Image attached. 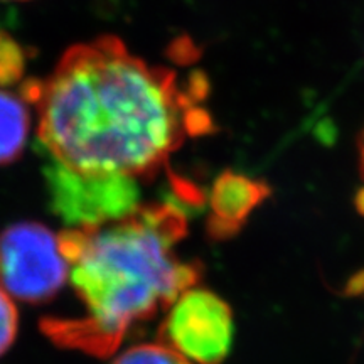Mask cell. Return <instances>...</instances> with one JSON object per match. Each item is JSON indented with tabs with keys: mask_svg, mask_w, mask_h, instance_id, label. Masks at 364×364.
Listing matches in <instances>:
<instances>
[{
	"mask_svg": "<svg viewBox=\"0 0 364 364\" xmlns=\"http://www.w3.org/2000/svg\"><path fill=\"white\" fill-rule=\"evenodd\" d=\"M204 97L201 75L182 85L174 70L149 65L113 36L73 46L48 78L22 85L51 162L136 182L167 167L188 136L211 129Z\"/></svg>",
	"mask_w": 364,
	"mask_h": 364,
	"instance_id": "6da1fadb",
	"label": "cell"
},
{
	"mask_svg": "<svg viewBox=\"0 0 364 364\" xmlns=\"http://www.w3.org/2000/svg\"><path fill=\"white\" fill-rule=\"evenodd\" d=\"M188 211L177 199L140 204L129 216L59 233L71 285L83 314L49 317L41 329L61 348L110 356L132 327L171 307L201 279V265L182 262Z\"/></svg>",
	"mask_w": 364,
	"mask_h": 364,
	"instance_id": "7a4b0ae2",
	"label": "cell"
},
{
	"mask_svg": "<svg viewBox=\"0 0 364 364\" xmlns=\"http://www.w3.org/2000/svg\"><path fill=\"white\" fill-rule=\"evenodd\" d=\"M70 279V263L59 235L34 221L14 223L0 231V287L22 302L51 300Z\"/></svg>",
	"mask_w": 364,
	"mask_h": 364,
	"instance_id": "3957f363",
	"label": "cell"
},
{
	"mask_svg": "<svg viewBox=\"0 0 364 364\" xmlns=\"http://www.w3.org/2000/svg\"><path fill=\"white\" fill-rule=\"evenodd\" d=\"M233 336L230 306L216 294L194 287L172 304L161 326L162 343L196 364H221Z\"/></svg>",
	"mask_w": 364,
	"mask_h": 364,
	"instance_id": "277c9868",
	"label": "cell"
},
{
	"mask_svg": "<svg viewBox=\"0 0 364 364\" xmlns=\"http://www.w3.org/2000/svg\"><path fill=\"white\" fill-rule=\"evenodd\" d=\"M46 182L53 211L70 228L122 220L140 206L139 182L124 177L85 176L51 162Z\"/></svg>",
	"mask_w": 364,
	"mask_h": 364,
	"instance_id": "5b68a950",
	"label": "cell"
},
{
	"mask_svg": "<svg viewBox=\"0 0 364 364\" xmlns=\"http://www.w3.org/2000/svg\"><path fill=\"white\" fill-rule=\"evenodd\" d=\"M270 196V186L253 177L225 171L216 177L209 194L208 235L215 241L233 238Z\"/></svg>",
	"mask_w": 364,
	"mask_h": 364,
	"instance_id": "8992f818",
	"label": "cell"
},
{
	"mask_svg": "<svg viewBox=\"0 0 364 364\" xmlns=\"http://www.w3.org/2000/svg\"><path fill=\"white\" fill-rule=\"evenodd\" d=\"M29 129L31 115L26 100L0 90V166L16 162L22 156Z\"/></svg>",
	"mask_w": 364,
	"mask_h": 364,
	"instance_id": "52a82bcc",
	"label": "cell"
},
{
	"mask_svg": "<svg viewBox=\"0 0 364 364\" xmlns=\"http://www.w3.org/2000/svg\"><path fill=\"white\" fill-rule=\"evenodd\" d=\"M112 364H191L167 344H139L118 354Z\"/></svg>",
	"mask_w": 364,
	"mask_h": 364,
	"instance_id": "ba28073f",
	"label": "cell"
},
{
	"mask_svg": "<svg viewBox=\"0 0 364 364\" xmlns=\"http://www.w3.org/2000/svg\"><path fill=\"white\" fill-rule=\"evenodd\" d=\"M27 56L17 41L0 33V85L11 86L19 83L24 76Z\"/></svg>",
	"mask_w": 364,
	"mask_h": 364,
	"instance_id": "9c48e42d",
	"label": "cell"
},
{
	"mask_svg": "<svg viewBox=\"0 0 364 364\" xmlns=\"http://www.w3.org/2000/svg\"><path fill=\"white\" fill-rule=\"evenodd\" d=\"M19 316L14 306L12 297L0 287V354L11 348L17 336Z\"/></svg>",
	"mask_w": 364,
	"mask_h": 364,
	"instance_id": "30bf717a",
	"label": "cell"
},
{
	"mask_svg": "<svg viewBox=\"0 0 364 364\" xmlns=\"http://www.w3.org/2000/svg\"><path fill=\"white\" fill-rule=\"evenodd\" d=\"M364 294V270L356 273L349 284L346 285V295H361Z\"/></svg>",
	"mask_w": 364,
	"mask_h": 364,
	"instance_id": "8fae6325",
	"label": "cell"
},
{
	"mask_svg": "<svg viewBox=\"0 0 364 364\" xmlns=\"http://www.w3.org/2000/svg\"><path fill=\"white\" fill-rule=\"evenodd\" d=\"M354 204H356V209L359 215L364 216V188L356 194V199H354Z\"/></svg>",
	"mask_w": 364,
	"mask_h": 364,
	"instance_id": "7c38bea8",
	"label": "cell"
},
{
	"mask_svg": "<svg viewBox=\"0 0 364 364\" xmlns=\"http://www.w3.org/2000/svg\"><path fill=\"white\" fill-rule=\"evenodd\" d=\"M359 167H361V174L364 177V132L359 139Z\"/></svg>",
	"mask_w": 364,
	"mask_h": 364,
	"instance_id": "4fadbf2b",
	"label": "cell"
}]
</instances>
